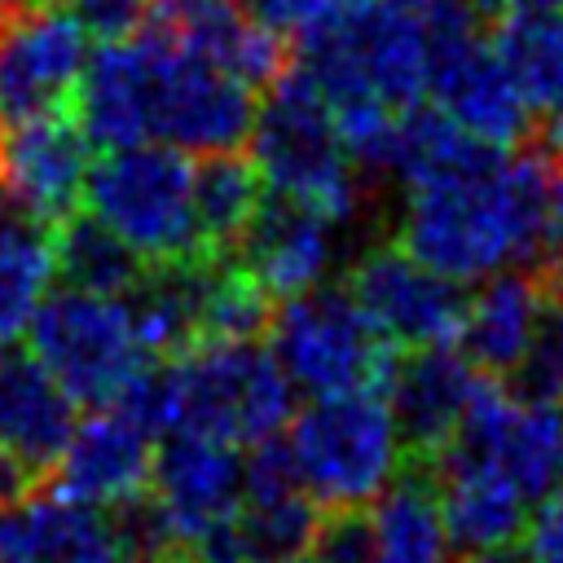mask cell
I'll use <instances>...</instances> for the list:
<instances>
[{"label": "cell", "instance_id": "6da1fadb", "mask_svg": "<svg viewBox=\"0 0 563 563\" xmlns=\"http://www.w3.org/2000/svg\"><path fill=\"white\" fill-rule=\"evenodd\" d=\"M114 400L154 435L202 431L251 449L290 422L295 387L260 343H194L136 369Z\"/></svg>", "mask_w": 563, "mask_h": 563}, {"label": "cell", "instance_id": "7a4b0ae2", "mask_svg": "<svg viewBox=\"0 0 563 563\" xmlns=\"http://www.w3.org/2000/svg\"><path fill=\"white\" fill-rule=\"evenodd\" d=\"M264 92L268 97L264 106H255V123H251V150L264 189L295 198L334 224L356 220L365 189L356 163L339 141L325 92L295 62Z\"/></svg>", "mask_w": 563, "mask_h": 563}, {"label": "cell", "instance_id": "3957f363", "mask_svg": "<svg viewBox=\"0 0 563 563\" xmlns=\"http://www.w3.org/2000/svg\"><path fill=\"white\" fill-rule=\"evenodd\" d=\"M286 449L321 510L369 506L400 471V435L383 387L308 396L290 418Z\"/></svg>", "mask_w": 563, "mask_h": 563}, {"label": "cell", "instance_id": "277c9868", "mask_svg": "<svg viewBox=\"0 0 563 563\" xmlns=\"http://www.w3.org/2000/svg\"><path fill=\"white\" fill-rule=\"evenodd\" d=\"M88 216L123 238L145 264L202 255L194 224V163L176 145H114L88 163Z\"/></svg>", "mask_w": 563, "mask_h": 563}, {"label": "cell", "instance_id": "5b68a950", "mask_svg": "<svg viewBox=\"0 0 563 563\" xmlns=\"http://www.w3.org/2000/svg\"><path fill=\"white\" fill-rule=\"evenodd\" d=\"M427 26V97L475 141L515 150L537 136V114L506 75L466 0H413Z\"/></svg>", "mask_w": 563, "mask_h": 563}, {"label": "cell", "instance_id": "8992f818", "mask_svg": "<svg viewBox=\"0 0 563 563\" xmlns=\"http://www.w3.org/2000/svg\"><path fill=\"white\" fill-rule=\"evenodd\" d=\"M268 352L295 391L325 396L347 387H383L400 347H391L361 312L347 286H308L277 299L268 321Z\"/></svg>", "mask_w": 563, "mask_h": 563}, {"label": "cell", "instance_id": "52a82bcc", "mask_svg": "<svg viewBox=\"0 0 563 563\" xmlns=\"http://www.w3.org/2000/svg\"><path fill=\"white\" fill-rule=\"evenodd\" d=\"M26 334L35 361L75 396V405L88 409L114 400L132 374L150 365L123 295H97L79 286L48 290Z\"/></svg>", "mask_w": 563, "mask_h": 563}, {"label": "cell", "instance_id": "ba28073f", "mask_svg": "<svg viewBox=\"0 0 563 563\" xmlns=\"http://www.w3.org/2000/svg\"><path fill=\"white\" fill-rule=\"evenodd\" d=\"M141 31L150 40V141L198 158L242 150L255 123V88L163 26L145 22Z\"/></svg>", "mask_w": 563, "mask_h": 563}, {"label": "cell", "instance_id": "9c48e42d", "mask_svg": "<svg viewBox=\"0 0 563 563\" xmlns=\"http://www.w3.org/2000/svg\"><path fill=\"white\" fill-rule=\"evenodd\" d=\"M88 35L62 0L0 9V123L66 110Z\"/></svg>", "mask_w": 563, "mask_h": 563}, {"label": "cell", "instance_id": "30bf717a", "mask_svg": "<svg viewBox=\"0 0 563 563\" xmlns=\"http://www.w3.org/2000/svg\"><path fill=\"white\" fill-rule=\"evenodd\" d=\"M347 290L361 303V312L374 321V330L400 352L457 339L462 308H466L462 282L427 268L400 242L369 246L352 264Z\"/></svg>", "mask_w": 563, "mask_h": 563}, {"label": "cell", "instance_id": "8fae6325", "mask_svg": "<svg viewBox=\"0 0 563 563\" xmlns=\"http://www.w3.org/2000/svg\"><path fill=\"white\" fill-rule=\"evenodd\" d=\"M180 550H198L220 523L233 519L242 497L238 444L202 431H167L154 444L150 488Z\"/></svg>", "mask_w": 563, "mask_h": 563}, {"label": "cell", "instance_id": "7c38bea8", "mask_svg": "<svg viewBox=\"0 0 563 563\" xmlns=\"http://www.w3.org/2000/svg\"><path fill=\"white\" fill-rule=\"evenodd\" d=\"M158 435L119 400L92 405L88 418L75 422L66 453L40 488L84 506H119L150 488Z\"/></svg>", "mask_w": 563, "mask_h": 563}, {"label": "cell", "instance_id": "4fadbf2b", "mask_svg": "<svg viewBox=\"0 0 563 563\" xmlns=\"http://www.w3.org/2000/svg\"><path fill=\"white\" fill-rule=\"evenodd\" d=\"M88 150L92 145L70 110L0 123V176L22 198V207L48 229L79 211L92 163Z\"/></svg>", "mask_w": 563, "mask_h": 563}, {"label": "cell", "instance_id": "5bb4252c", "mask_svg": "<svg viewBox=\"0 0 563 563\" xmlns=\"http://www.w3.org/2000/svg\"><path fill=\"white\" fill-rule=\"evenodd\" d=\"M479 378L484 374L453 343L405 347V356L396 352L391 374L383 383V396L391 405L400 453H409V462L435 457L457 435L462 413H466Z\"/></svg>", "mask_w": 563, "mask_h": 563}, {"label": "cell", "instance_id": "9a60e30c", "mask_svg": "<svg viewBox=\"0 0 563 563\" xmlns=\"http://www.w3.org/2000/svg\"><path fill=\"white\" fill-rule=\"evenodd\" d=\"M75 422V396L35 361V352L0 343V453L26 488H40L53 475Z\"/></svg>", "mask_w": 563, "mask_h": 563}, {"label": "cell", "instance_id": "2e32d148", "mask_svg": "<svg viewBox=\"0 0 563 563\" xmlns=\"http://www.w3.org/2000/svg\"><path fill=\"white\" fill-rule=\"evenodd\" d=\"M0 563H128L106 506L26 488L0 506Z\"/></svg>", "mask_w": 563, "mask_h": 563}, {"label": "cell", "instance_id": "e0dca14e", "mask_svg": "<svg viewBox=\"0 0 563 563\" xmlns=\"http://www.w3.org/2000/svg\"><path fill=\"white\" fill-rule=\"evenodd\" d=\"M418 466L431 475L435 506H440L453 550L506 545L523 532L528 497L515 488V479L493 457L444 444L435 457H427Z\"/></svg>", "mask_w": 563, "mask_h": 563}, {"label": "cell", "instance_id": "ac0fdd59", "mask_svg": "<svg viewBox=\"0 0 563 563\" xmlns=\"http://www.w3.org/2000/svg\"><path fill=\"white\" fill-rule=\"evenodd\" d=\"M334 220H325L321 211L282 198V194H264L260 211L251 216L242 242L229 251L273 299H290L317 282H325L330 260H334Z\"/></svg>", "mask_w": 563, "mask_h": 563}, {"label": "cell", "instance_id": "d6986e66", "mask_svg": "<svg viewBox=\"0 0 563 563\" xmlns=\"http://www.w3.org/2000/svg\"><path fill=\"white\" fill-rule=\"evenodd\" d=\"M70 114L88 145L114 150L150 141V40L145 31L128 40H106L79 70Z\"/></svg>", "mask_w": 563, "mask_h": 563}, {"label": "cell", "instance_id": "ffe728a7", "mask_svg": "<svg viewBox=\"0 0 563 563\" xmlns=\"http://www.w3.org/2000/svg\"><path fill=\"white\" fill-rule=\"evenodd\" d=\"M537 303H541V277L537 268H501L479 277V290L466 295L462 308V325L453 347L488 378H510V369L519 365L528 339H532V321H537Z\"/></svg>", "mask_w": 563, "mask_h": 563}, {"label": "cell", "instance_id": "44dd1931", "mask_svg": "<svg viewBox=\"0 0 563 563\" xmlns=\"http://www.w3.org/2000/svg\"><path fill=\"white\" fill-rule=\"evenodd\" d=\"M374 563H453V541L444 532L431 475L409 462L391 484L365 506Z\"/></svg>", "mask_w": 563, "mask_h": 563}, {"label": "cell", "instance_id": "7402d4cb", "mask_svg": "<svg viewBox=\"0 0 563 563\" xmlns=\"http://www.w3.org/2000/svg\"><path fill=\"white\" fill-rule=\"evenodd\" d=\"M493 53L532 106V114L563 110V4H515L493 22Z\"/></svg>", "mask_w": 563, "mask_h": 563}, {"label": "cell", "instance_id": "603a6c76", "mask_svg": "<svg viewBox=\"0 0 563 563\" xmlns=\"http://www.w3.org/2000/svg\"><path fill=\"white\" fill-rule=\"evenodd\" d=\"M264 202V176L255 158L238 150L202 154L194 167V224H198V251L202 255H229L251 216Z\"/></svg>", "mask_w": 563, "mask_h": 563}, {"label": "cell", "instance_id": "cb8c5ba5", "mask_svg": "<svg viewBox=\"0 0 563 563\" xmlns=\"http://www.w3.org/2000/svg\"><path fill=\"white\" fill-rule=\"evenodd\" d=\"M273 295L233 260V255H198L194 273V312L198 343H255L273 321Z\"/></svg>", "mask_w": 563, "mask_h": 563}, {"label": "cell", "instance_id": "d4e9b609", "mask_svg": "<svg viewBox=\"0 0 563 563\" xmlns=\"http://www.w3.org/2000/svg\"><path fill=\"white\" fill-rule=\"evenodd\" d=\"M53 277H57L53 229L35 216L0 224V343L26 334Z\"/></svg>", "mask_w": 563, "mask_h": 563}, {"label": "cell", "instance_id": "484cf974", "mask_svg": "<svg viewBox=\"0 0 563 563\" xmlns=\"http://www.w3.org/2000/svg\"><path fill=\"white\" fill-rule=\"evenodd\" d=\"M53 260H57V277L66 286L97 290V295H128L150 268L97 216H79V211L53 229Z\"/></svg>", "mask_w": 563, "mask_h": 563}, {"label": "cell", "instance_id": "4316f807", "mask_svg": "<svg viewBox=\"0 0 563 563\" xmlns=\"http://www.w3.org/2000/svg\"><path fill=\"white\" fill-rule=\"evenodd\" d=\"M541 277V303L532 321V339L510 369V391L523 400H554L563 405V260L545 255L532 264Z\"/></svg>", "mask_w": 563, "mask_h": 563}, {"label": "cell", "instance_id": "83f0119b", "mask_svg": "<svg viewBox=\"0 0 563 563\" xmlns=\"http://www.w3.org/2000/svg\"><path fill=\"white\" fill-rule=\"evenodd\" d=\"M312 563H374V537L365 506L356 510H325L317 523V537L308 545Z\"/></svg>", "mask_w": 563, "mask_h": 563}, {"label": "cell", "instance_id": "f1b7e54d", "mask_svg": "<svg viewBox=\"0 0 563 563\" xmlns=\"http://www.w3.org/2000/svg\"><path fill=\"white\" fill-rule=\"evenodd\" d=\"M88 40H128L150 22L154 0H62Z\"/></svg>", "mask_w": 563, "mask_h": 563}, {"label": "cell", "instance_id": "f546056e", "mask_svg": "<svg viewBox=\"0 0 563 563\" xmlns=\"http://www.w3.org/2000/svg\"><path fill=\"white\" fill-rule=\"evenodd\" d=\"M339 0H238V9L246 18H255L260 26L277 31L282 40H299L312 22H321Z\"/></svg>", "mask_w": 563, "mask_h": 563}, {"label": "cell", "instance_id": "4dcf8cb0", "mask_svg": "<svg viewBox=\"0 0 563 563\" xmlns=\"http://www.w3.org/2000/svg\"><path fill=\"white\" fill-rule=\"evenodd\" d=\"M537 501L532 519H523V554L528 563H563V484Z\"/></svg>", "mask_w": 563, "mask_h": 563}, {"label": "cell", "instance_id": "1f68e13d", "mask_svg": "<svg viewBox=\"0 0 563 563\" xmlns=\"http://www.w3.org/2000/svg\"><path fill=\"white\" fill-rule=\"evenodd\" d=\"M545 255L563 260V158H550V189H545Z\"/></svg>", "mask_w": 563, "mask_h": 563}, {"label": "cell", "instance_id": "d6a6232c", "mask_svg": "<svg viewBox=\"0 0 563 563\" xmlns=\"http://www.w3.org/2000/svg\"><path fill=\"white\" fill-rule=\"evenodd\" d=\"M457 563H528V554L515 545V541H506V545H484V550H462V559Z\"/></svg>", "mask_w": 563, "mask_h": 563}, {"label": "cell", "instance_id": "836d02e7", "mask_svg": "<svg viewBox=\"0 0 563 563\" xmlns=\"http://www.w3.org/2000/svg\"><path fill=\"white\" fill-rule=\"evenodd\" d=\"M541 150L550 158H563V110L545 114V128H541Z\"/></svg>", "mask_w": 563, "mask_h": 563}, {"label": "cell", "instance_id": "e575fe53", "mask_svg": "<svg viewBox=\"0 0 563 563\" xmlns=\"http://www.w3.org/2000/svg\"><path fill=\"white\" fill-rule=\"evenodd\" d=\"M466 9H471L479 22H497V18L510 9V0H466Z\"/></svg>", "mask_w": 563, "mask_h": 563}, {"label": "cell", "instance_id": "d590c367", "mask_svg": "<svg viewBox=\"0 0 563 563\" xmlns=\"http://www.w3.org/2000/svg\"><path fill=\"white\" fill-rule=\"evenodd\" d=\"M158 563H202V559H198L194 550H172V554H163Z\"/></svg>", "mask_w": 563, "mask_h": 563}, {"label": "cell", "instance_id": "8d00e7d4", "mask_svg": "<svg viewBox=\"0 0 563 563\" xmlns=\"http://www.w3.org/2000/svg\"><path fill=\"white\" fill-rule=\"evenodd\" d=\"M268 563H312V559H308V550H303V554H286V559H268Z\"/></svg>", "mask_w": 563, "mask_h": 563}, {"label": "cell", "instance_id": "74e56055", "mask_svg": "<svg viewBox=\"0 0 563 563\" xmlns=\"http://www.w3.org/2000/svg\"><path fill=\"white\" fill-rule=\"evenodd\" d=\"M515 4H537V9H545V4H563V0H510V9Z\"/></svg>", "mask_w": 563, "mask_h": 563}, {"label": "cell", "instance_id": "f35d334b", "mask_svg": "<svg viewBox=\"0 0 563 563\" xmlns=\"http://www.w3.org/2000/svg\"><path fill=\"white\" fill-rule=\"evenodd\" d=\"M18 4H35V0H0V9H18Z\"/></svg>", "mask_w": 563, "mask_h": 563}, {"label": "cell", "instance_id": "ab89813d", "mask_svg": "<svg viewBox=\"0 0 563 563\" xmlns=\"http://www.w3.org/2000/svg\"><path fill=\"white\" fill-rule=\"evenodd\" d=\"M0 506H4V501H0Z\"/></svg>", "mask_w": 563, "mask_h": 563}]
</instances>
